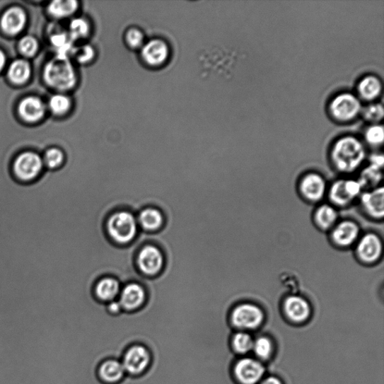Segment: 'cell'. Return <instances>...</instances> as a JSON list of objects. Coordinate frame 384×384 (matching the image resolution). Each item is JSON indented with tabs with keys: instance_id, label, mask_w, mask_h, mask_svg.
<instances>
[{
	"instance_id": "6da1fadb",
	"label": "cell",
	"mask_w": 384,
	"mask_h": 384,
	"mask_svg": "<svg viewBox=\"0 0 384 384\" xmlns=\"http://www.w3.org/2000/svg\"><path fill=\"white\" fill-rule=\"evenodd\" d=\"M364 143L354 135H344L332 144L330 162L338 172L351 175L360 168L366 159Z\"/></svg>"
},
{
	"instance_id": "7a4b0ae2",
	"label": "cell",
	"mask_w": 384,
	"mask_h": 384,
	"mask_svg": "<svg viewBox=\"0 0 384 384\" xmlns=\"http://www.w3.org/2000/svg\"><path fill=\"white\" fill-rule=\"evenodd\" d=\"M105 228L108 239L121 247L132 243L140 231L137 217L127 209H119L110 214Z\"/></svg>"
},
{
	"instance_id": "3957f363",
	"label": "cell",
	"mask_w": 384,
	"mask_h": 384,
	"mask_svg": "<svg viewBox=\"0 0 384 384\" xmlns=\"http://www.w3.org/2000/svg\"><path fill=\"white\" fill-rule=\"evenodd\" d=\"M44 78L47 85L60 91L71 90L77 83L76 70L67 57L57 56L48 62Z\"/></svg>"
},
{
	"instance_id": "277c9868",
	"label": "cell",
	"mask_w": 384,
	"mask_h": 384,
	"mask_svg": "<svg viewBox=\"0 0 384 384\" xmlns=\"http://www.w3.org/2000/svg\"><path fill=\"white\" fill-rule=\"evenodd\" d=\"M45 168L43 159L38 153L24 152L12 163L11 175L18 183L32 184L42 177Z\"/></svg>"
},
{
	"instance_id": "5b68a950",
	"label": "cell",
	"mask_w": 384,
	"mask_h": 384,
	"mask_svg": "<svg viewBox=\"0 0 384 384\" xmlns=\"http://www.w3.org/2000/svg\"><path fill=\"white\" fill-rule=\"evenodd\" d=\"M229 323L238 331H252L261 327L265 321L264 309L251 302L234 306L228 315Z\"/></svg>"
},
{
	"instance_id": "8992f818",
	"label": "cell",
	"mask_w": 384,
	"mask_h": 384,
	"mask_svg": "<svg viewBox=\"0 0 384 384\" xmlns=\"http://www.w3.org/2000/svg\"><path fill=\"white\" fill-rule=\"evenodd\" d=\"M363 107L362 102L356 94L342 92L332 98L328 112L333 120L349 123L361 115Z\"/></svg>"
},
{
	"instance_id": "52a82bcc",
	"label": "cell",
	"mask_w": 384,
	"mask_h": 384,
	"mask_svg": "<svg viewBox=\"0 0 384 384\" xmlns=\"http://www.w3.org/2000/svg\"><path fill=\"white\" fill-rule=\"evenodd\" d=\"M120 361L127 376L139 377L150 368L153 357L146 346L136 343L128 347Z\"/></svg>"
},
{
	"instance_id": "ba28073f",
	"label": "cell",
	"mask_w": 384,
	"mask_h": 384,
	"mask_svg": "<svg viewBox=\"0 0 384 384\" xmlns=\"http://www.w3.org/2000/svg\"><path fill=\"white\" fill-rule=\"evenodd\" d=\"M165 263L163 251L153 244L144 245L135 256L136 268L146 277L153 278L159 275Z\"/></svg>"
},
{
	"instance_id": "9c48e42d",
	"label": "cell",
	"mask_w": 384,
	"mask_h": 384,
	"mask_svg": "<svg viewBox=\"0 0 384 384\" xmlns=\"http://www.w3.org/2000/svg\"><path fill=\"white\" fill-rule=\"evenodd\" d=\"M363 191L359 180H338L331 185L328 190L330 204L335 207L348 206L360 197Z\"/></svg>"
},
{
	"instance_id": "30bf717a",
	"label": "cell",
	"mask_w": 384,
	"mask_h": 384,
	"mask_svg": "<svg viewBox=\"0 0 384 384\" xmlns=\"http://www.w3.org/2000/svg\"><path fill=\"white\" fill-rule=\"evenodd\" d=\"M383 244L381 238L374 232L361 235L355 245V254L362 264L373 265L379 262L383 256Z\"/></svg>"
},
{
	"instance_id": "8fae6325",
	"label": "cell",
	"mask_w": 384,
	"mask_h": 384,
	"mask_svg": "<svg viewBox=\"0 0 384 384\" xmlns=\"http://www.w3.org/2000/svg\"><path fill=\"white\" fill-rule=\"evenodd\" d=\"M265 367L261 361L250 357H244L234 363L232 373L240 384H257L263 380Z\"/></svg>"
},
{
	"instance_id": "7c38bea8",
	"label": "cell",
	"mask_w": 384,
	"mask_h": 384,
	"mask_svg": "<svg viewBox=\"0 0 384 384\" xmlns=\"http://www.w3.org/2000/svg\"><path fill=\"white\" fill-rule=\"evenodd\" d=\"M284 315L294 324H303L311 318L313 308L304 296L293 293L284 298L282 303Z\"/></svg>"
},
{
	"instance_id": "4fadbf2b",
	"label": "cell",
	"mask_w": 384,
	"mask_h": 384,
	"mask_svg": "<svg viewBox=\"0 0 384 384\" xmlns=\"http://www.w3.org/2000/svg\"><path fill=\"white\" fill-rule=\"evenodd\" d=\"M299 191L307 202L318 203L323 199L327 194L326 180L317 172L307 173L300 181Z\"/></svg>"
},
{
	"instance_id": "5bb4252c",
	"label": "cell",
	"mask_w": 384,
	"mask_h": 384,
	"mask_svg": "<svg viewBox=\"0 0 384 384\" xmlns=\"http://www.w3.org/2000/svg\"><path fill=\"white\" fill-rule=\"evenodd\" d=\"M361 236V231L357 223L353 220H343L330 231L332 243L341 249H347L357 243Z\"/></svg>"
},
{
	"instance_id": "9a60e30c",
	"label": "cell",
	"mask_w": 384,
	"mask_h": 384,
	"mask_svg": "<svg viewBox=\"0 0 384 384\" xmlns=\"http://www.w3.org/2000/svg\"><path fill=\"white\" fill-rule=\"evenodd\" d=\"M118 301L123 312L134 313L139 310L146 301V293L141 284L129 282L121 289Z\"/></svg>"
},
{
	"instance_id": "2e32d148",
	"label": "cell",
	"mask_w": 384,
	"mask_h": 384,
	"mask_svg": "<svg viewBox=\"0 0 384 384\" xmlns=\"http://www.w3.org/2000/svg\"><path fill=\"white\" fill-rule=\"evenodd\" d=\"M361 206L368 217L382 220L384 215V190L383 187L363 191L359 197Z\"/></svg>"
},
{
	"instance_id": "e0dca14e",
	"label": "cell",
	"mask_w": 384,
	"mask_h": 384,
	"mask_svg": "<svg viewBox=\"0 0 384 384\" xmlns=\"http://www.w3.org/2000/svg\"><path fill=\"white\" fill-rule=\"evenodd\" d=\"M169 54L168 45L162 40H152L141 47V58L144 63L150 67L163 66L166 64Z\"/></svg>"
},
{
	"instance_id": "ac0fdd59",
	"label": "cell",
	"mask_w": 384,
	"mask_h": 384,
	"mask_svg": "<svg viewBox=\"0 0 384 384\" xmlns=\"http://www.w3.org/2000/svg\"><path fill=\"white\" fill-rule=\"evenodd\" d=\"M96 375L104 384H119L127 376L120 360L109 358L97 368Z\"/></svg>"
},
{
	"instance_id": "d6986e66",
	"label": "cell",
	"mask_w": 384,
	"mask_h": 384,
	"mask_svg": "<svg viewBox=\"0 0 384 384\" xmlns=\"http://www.w3.org/2000/svg\"><path fill=\"white\" fill-rule=\"evenodd\" d=\"M383 93V83L375 74H367L358 82L356 95L361 102L376 103Z\"/></svg>"
},
{
	"instance_id": "ffe728a7",
	"label": "cell",
	"mask_w": 384,
	"mask_h": 384,
	"mask_svg": "<svg viewBox=\"0 0 384 384\" xmlns=\"http://www.w3.org/2000/svg\"><path fill=\"white\" fill-rule=\"evenodd\" d=\"M121 289V284L117 279L105 277L95 282L93 293L97 301L107 303L118 299Z\"/></svg>"
},
{
	"instance_id": "44dd1931",
	"label": "cell",
	"mask_w": 384,
	"mask_h": 384,
	"mask_svg": "<svg viewBox=\"0 0 384 384\" xmlns=\"http://www.w3.org/2000/svg\"><path fill=\"white\" fill-rule=\"evenodd\" d=\"M140 230L154 233L162 229L165 224V217L158 208L148 206L142 209L136 215Z\"/></svg>"
},
{
	"instance_id": "7402d4cb",
	"label": "cell",
	"mask_w": 384,
	"mask_h": 384,
	"mask_svg": "<svg viewBox=\"0 0 384 384\" xmlns=\"http://www.w3.org/2000/svg\"><path fill=\"white\" fill-rule=\"evenodd\" d=\"M26 23L27 16L25 11L19 7H12L3 16L1 27L6 33L15 35L22 31Z\"/></svg>"
},
{
	"instance_id": "603a6c76",
	"label": "cell",
	"mask_w": 384,
	"mask_h": 384,
	"mask_svg": "<svg viewBox=\"0 0 384 384\" xmlns=\"http://www.w3.org/2000/svg\"><path fill=\"white\" fill-rule=\"evenodd\" d=\"M20 116L28 122H36L41 120L45 113V106L40 98L30 96L25 98L19 105Z\"/></svg>"
},
{
	"instance_id": "cb8c5ba5",
	"label": "cell",
	"mask_w": 384,
	"mask_h": 384,
	"mask_svg": "<svg viewBox=\"0 0 384 384\" xmlns=\"http://www.w3.org/2000/svg\"><path fill=\"white\" fill-rule=\"evenodd\" d=\"M339 214L335 206L330 204L320 205L315 210L314 221L321 231H331L339 221Z\"/></svg>"
},
{
	"instance_id": "d4e9b609",
	"label": "cell",
	"mask_w": 384,
	"mask_h": 384,
	"mask_svg": "<svg viewBox=\"0 0 384 384\" xmlns=\"http://www.w3.org/2000/svg\"><path fill=\"white\" fill-rule=\"evenodd\" d=\"M254 340L249 332L238 331L231 338V348L235 353L244 355L252 351Z\"/></svg>"
},
{
	"instance_id": "484cf974",
	"label": "cell",
	"mask_w": 384,
	"mask_h": 384,
	"mask_svg": "<svg viewBox=\"0 0 384 384\" xmlns=\"http://www.w3.org/2000/svg\"><path fill=\"white\" fill-rule=\"evenodd\" d=\"M31 74L30 64L27 61L18 59L10 66L8 71V76L10 81L16 84H23L26 83Z\"/></svg>"
},
{
	"instance_id": "4316f807",
	"label": "cell",
	"mask_w": 384,
	"mask_h": 384,
	"mask_svg": "<svg viewBox=\"0 0 384 384\" xmlns=\"http://www.w3.org/2000/svg\"><path fill=\"white\" fill-rule=\"evenodd\" d=\"M78 8V3L76 0H58L49 5L48 11L53 17L64 18L73 15Z\"/></svg>"
},
{
	"instance_id": "83f0119b",
	"label": "cell",
	"mask_w": 384,
	"mask_h": 384,
	"mask_svg": "<svg viewBox=\"0 0 384 384\" xmlns=\"http://www.w3.org/2000/svg\"><path fill=\"white\" fill-rule=\"evenodd\" d=\"M382 167L371 164L363 171L361 177L358 180H360L363 185V190L374 189L378 187L379 182L382 180Z\"/></svg>"
},
{
	"instance_id": "f1b7e54d",
	"label": "cell",
	"mask_w": 384,
	"mask_h": 384,
	"mask_svg": "<svg viewBox=\"0 0 384 384\" xmlns=\"http://www.w3.org/2000/svg\"><path fill=\"white\" fill-rule=\"evenodd\" d=\"M252 351L259 361H266L274 354V345L269 337H260L254 340Z\"/></svg>"
},
{
	"instance_id": "f546056e",
	"label": "cell",
	"mask_w": 384,
	"mask_h": 384,
	"mask_svg": "<svg viewBox=\"0 0 384 384\" xmlns=\"http://www.w3.org/2000/svg\"><path fill=\"white\" fill-rule=\"evenodd\" d=\"M42 159L45 168L50 171H55L64 166L66 156L59 149L52 148L45 153Z\"/></svg>"
},
{
	"instance_id": "4dcf8cb0",
	"label": "cell",
	"mask_w": 384,
	"mask_h": 384,
	"mask_svg": "<svg viewBox=\"0 0 384 384\" xmlns=\"http://www.w3.org/2000/svg\"><path fill=\"white\" fill-rule=\"evenodd\" d=\"M364 139L368 145L378 147L383 144L384 129L380 124L369 126L364 132Z\"/></svg>"
},
{
	"instance_id": "1f68e13d",
	"label": "cell",
	"mask_w": 384,
	"mask_h": 384,
	"mask_svg": "<svg viewBox=\"0 0 384 384\" xmlns=\"http://www.w3.org/2000/svg\"><path fill=\"white\" fill-rule=\"evenodd\" d=\"M361 115L366 122L371 123V125L379 124L384 116L383 107L380 103H370L366 107H363Z\"/></svg>"
},
{
	"instance_id": "d6a6232c",
	"label": "cell",
	"mask_w": 384,
	"mask_h": 384,
	"mask_svg": "<svg viewBox=\"0 0 384 384\" xmlns=\"http://www.w3.org/2000/svg\"><path fill=\"white\" fill-rule=\"evenodd\" d=\"M91 31L90 24L83 18L74 19L70 23V34L71 40L83 39Z\"/></svg>"
},
{
	"instance_id": "836d02e7",
	"label": "cell",
	"mask_w": 384,
	"mask_h": 384,
	"mask_svg": "<svg viewBox=\"0 0 384 384\" xmlns=\"http://www.w3.org/2000/svg\"><path fill=\"white\" fill-rule=\"evenodd\" d=\"M70 98L64 95H56L50 99L49 107L56 115H64L71 108Z\"/></svg>"
},
{
	"instance_id": "e575fe53",
	"label": "cell",
	"mask_w": 384,
	"mask_h": 384,
	"mask_svg": "<svg viewBox=\"0 0 384 384\" xmlns=\"http://www.w3.org/2000/svg\"><path fill=\"white\" fill-rule=\"evenodd\" d=\"M125 40L130 48L139 49L144 45V35L141 30L132 28L127 31Z\"/></svg>"
},
{
	"instance_id": "d590c367",
	"label": "cell",
	"mask_w": 384,
	"mask_h": 384,
	"mask_svg": "<svg viewBox=\"0 0 384 384\" xmlns=\"http://www.w3.org/2000/svg\"><path fill=\"white\" fill-rule=\"evenodd\" d=\"M21 52L26 57H30L35 54L39 49L38 42L32 36H26L19 43Z\"/></svg>"
},
{
	"instance_id": "8d00e7d4",
	"label": "cell",
	"mask_w": 384,
	"mask_h": 384,
	"mask_svg": "<svg viewBox=\"0 0 384 384\" xmlns=\"http://www.w3.org/2000/svg\"><path fill=\"white\" fill-rule=\"evenodd\" d=\"M94 57V49L90 45H86L81 47V49L76 54V59L81 64H86L91 63Z\"/></svg>"
},
{
	"instance_id": "74e56055",
	"label": "cell",
	"mask_w": 384,
	"mask_h": 384,
	"mask_svg": "<svg viewBox=\"0 0 384 384\" xmlns=\"http://www.w3.org/2000/svg\"><path fill=\"white\" fill-rule=\"evenodd\" d=\"M107 312L111 315H118L123 312V309L118 299L105 303Z\"/></svg>"
},
{
	"instance_id": "f35d334b",
	"label": "cell",
	"mask_w": 384,
	"mask_h": 384,
	"mask_svg": "<svg viewBox=\"0 0 384 384\" xmlns=\"http://www.w3.org/2000/svg\"><path fill=\"white\" fill-rule=\"evenodd\" d=\"M260 384H283V383L277 377H268L260 382Z\"/></svg>"
},
{
	"instance_id": "ab89813d",
	"label": "cell",
	"mask_w": 384,
	"mask_h": 384,
	"mask_svg": "<svg viewBox=\"0 0 384 384\" xmlns=\"http://www.w3.org/2000/svg\"><path fill=\"white\" fill-rule=\"evenodd\" d=\"M6 64V56L4 53L0 50V71L3 70Z\"/></svg>"
}]
</instances>
